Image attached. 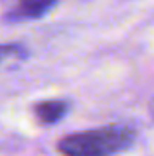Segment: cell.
Masks as SVG:
<instances>
[{
    "label": "cell",
    "instance_id": "2",
    "mask_svg": "<svg viewBox=\"0 0 154 156\" xmlns=\"http://www.w3.org/2000/svg\"><path fill=\"white\" fill-rule=\"evenodd\" d=\"M59 0H18L16 6L10 10L8 20L24 22V20H38L46 16Z\"/></svg>",
    "mask_w": 154,
    "mask_h": 156
},
{
    "label": "cell",
    "instance_id": "3",
    "mask_svg": "<svg viewBox=\"0 0 154 156\" xmlns=\"http://www.w3.org/2000/svg\"><path fill=\"white\" fill-rule=\"evenodd\" d=\"M69 111V103L61 99H50V101H42V103L34 105V115L38 119V122L42 125H55L59 122Z\"/></svg>",
    "mask_w": 154,
    "mask_h": 156
},
{
    "label": "cell",
    "instance_id": "4",
    "mask_svg": "<svg viewBox=\"0 0 154 156\" xmlns=\"http://www.w3.org/2000/svg\"><path fill=\"white\" fill-rule=\"evenodd\" d=\"M28 51L20 44H2L0 46V71L18 67L22 61H26Z\"/></svg>",
    "mask_w": 154,
    "mask_h": 156
},
{
    "label": "cell",
    "instance_id": "1",
    "mask_svg": "<svg viewBox=\"0 0 154 156\" xmlns=\"http://www.w3.org/2000/svg\"><path fill=\"white\" fill-rule=\"evenodd\" d=\"M135 140V130L123 125L89 129L63 136L58 150L63 156H113L128 148Z\"/></svg>",
    "mask_w": 154,
    "mask_h": 156
}]
</instances>
